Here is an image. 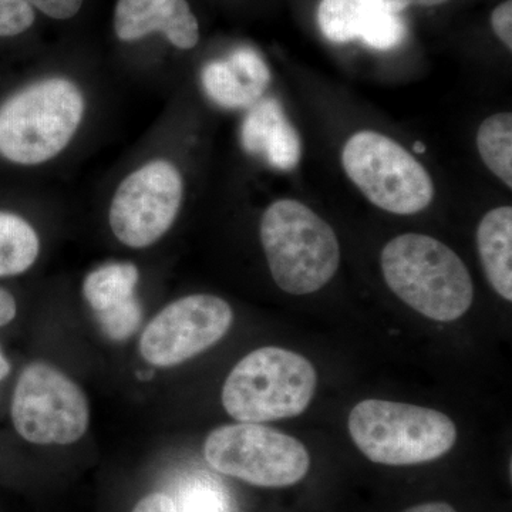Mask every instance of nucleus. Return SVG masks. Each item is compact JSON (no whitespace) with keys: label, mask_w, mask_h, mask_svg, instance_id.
Masks as SVG:
<instances>
[{"label":"nucleus","mask_w":512,"mask_h":512,"mask_svg":"<svg viewBox=\"0 0 512 512\" xmlns=\"http://www.w3.org/2000/svg\"><path fill=\"white\" fill-rule=\"evenodd\" d=\"M356 447L384 466H414L443 457L457 440L453 420L439 410L413 404L367 399L348 420Z\"/></svg>","instance_id":"20e7f679"},{"label":"nucleus","mask_w":512,"mask_h":512,"mask_svg":"<svg viewBox=\"0 0 512 512\" xmlns=\"http://www.w3.org/2000/svg\"><path fill=\"white\" fill-rule=\"evenodd\" d=\"M10 370H12V366H10L8 357H6L3 350L0 349V382L10 375Z\"/></svg>","instance_id":"c85d7f7f"},{"label":"nucleus","mask_w":512,"mask_h":512,"mask_svg":"<svg viewBox=\"0 0 512 512\" xmlns=\"http://www.w3.org/2000/svg\"><path fill=\"white\" fill-rule=\"evenodd\" d=\"M491 25L498 39L508 49H512V0H505L500 6L494 9L491 15Z\"/></svg>","instance_id":"b1692460"},{"label":"nucleus","mask_w":512,"mask_h":512,"mask_svg":"<svg viewBox=\"0 0 512 512\" xmlns=\"http://www.w3.org/2000/svg\"><path fill=\"white\" fill-rule=\"evenodd\" d=\"M101 329L111 340H121L130 338L138 329L141 322V306L137 298L124 303L119 308L110 309V311L97 313Z\"/></svg>","instance_id":"412c9836"},{"label":"nucleus","mask_w":512,"mask_h":512,"mask_svg":"<svg viewBox=\"0 0 512 512\" xmlns=\"http://www.w3.org/2000/svg\"><path fill=\"white\" fill-rule=\"evenodd\" d=\"M10 419L23 440L39 446H67L89 429L90 407L83 390L64 373L36 362L20 373Z\"/></svg>","instance_id":"6e6552de"},{"label":"nucleus","mask_w":512,"mask_h":512,"mask_svg":"<svg viewBox=\"0 0 512 512\" xmlns=\"http://www.w3.org/2000/svg\"><path fill=\"white\" fill-rule=\"evenodd\" d=\"M177 512H232V500L224 485L207 474H195L181 484Z\"/></svg>","instance_id":"6ab92c4d"},{"label":"nucleus","mask_w":512,"mask_h":512,"mask_svg":"<svg viewBox=\"0 0 512 512\" xmlns=\"http://www.w3.org/2000/svg\"><path fill=\"white\" fill-rule=\"evenodd\" d=\"M384 2L389 3L394 10L402 13L403 10L409 8V6H437L443 5V3L448 2V0H384Z\"/></svg>","instance_id":"bb28decb"},{"label":"nucleus","mask_w":512,"mask_h":512,"mask_svg":"<svg viewBox=\"0 0 512 512\" xmlns=\"http://www.w3.org/2000/svg\"><path fill=\"white\" fill-rule=\"evenodd\" d=\"M363 0H322L318 23L323 36L332 43H348L359 39Z\"/></svg>","instance_id":"aec40b11"},{"label":"nucleus","mask_w":512,"mask_h":512,"mask_svg":"<svg viewBox=\"0 0 512 512\" xmlns=\"http://www.w3.org/2000/svg\"><path fill=\"white\" fill-rule=\"evenodd\" d=\"M232 320L234 312L224 299L204 293L185 296L148 323L138 348L150 365L178 366L217 345Z\"/></svg>","instance_id":"9d476101"},{"label":"nucleus","mask_w":512,"mask_h":512,"mask_svg":"<svg viewBox=\"0 0 512 512\" xmlns=\"http://www.w3.org/2000/svg\"><path fill=\"white\" fill-rule=\"evenodd\" d=\"M184 180L177 165L153 160L124 178L111 200L109 222L114 237L126 247L156 244L177 220Z\"/></svg>","instance_id":"1a4fd4ad"},{"label":"nucleus","mask_w":512,"mask_h":512,"mask_svg":"<svg viewBox=\"0 0 512 512\" xmlns=\"http://www.w3.org/2000/svg\"><path fill=\"white\" fill-rule=\"evenodd\" d=\"M477 247L485 276L495 292L512 301V208L484 215L477 228Z\"/></svg>","instance_id":"4468645a"},{"label":"nucleus","mask_w":512,"mask_h":512,"mask_svg":"<svg viewBox=\"0 0 512 512\" xmlns=\"http://www.w3.org/2000/svg\"><path fill=\"white\" fill-rule=\"evenodd\" d=\"M40 254V239L25 218L0 211V278L25 274Z\"/></svg>","instance_id":"dca6fc26"},{"label":"nucleus","mask_w":512,"mask_h":512,"mask_svg":"<svg viewBox=\"0 0 512 512\" xmlns=\"http://www.w3.org/2000/svg\"><path fill=\"white\" fill-rule=\"evenodd\" d=\"M477 148L488 170L512 188V114L498 113L483 121Z\"/></svg>","instance_id":"f3484780"},{"label":"nucleus","mask_w":512,"mask_h":512,"mask_svg":"<svg viewBox=\"0 0 512 512\" xmlns=\"http://www.w3.org/2000/svg\"><path fill=\"white\" fill-rule=\"evenodd\" d=\"M133 512H177L174 501L163 493L148 494L141 498Z\"/></svg>","instance_id":"393cba45"},{"label":"nucleus","mask_w":512,"mask_h":512,"mask_svg":"<svg viewBox=\"0 0 512 512\" xmlns=\"http://www.w3.org/2000/svg\"><path fill=\"white\" fill-rule=\"evenodd\" d=\"M114 30L123 42L158 32L181 50L194 49L200 40L198 20L187 0H119Z\"/></svg>","instance_id":"9b49d317"},{"label":"nucleus","mask_w":512,"mask_h":512,"mask_svg":"<svg viewBox=\"0 0 512 512\" xmlns=\"http://www.w3.org/2000/svg\"><path fill=\"white\" fill-rule=\"evenodd\" d=\"M261 242L275 284L291 295L318 292L338 271L335 231L303 202L269 205L262 215Z\"/></svg>","instance_id":"7ed1b4c3"},{"label":"nucleus","mask_w":512,"mask_h":512,"mask_svg":"<svg viewBox=\"0 0 512 512\" xmlns=\"http://www.w3.org/2000/svg\"><path fill=\"white\" fill-rule=\"evenodd\" d=\"M205 93L225 109H241L259 101L271 82L268 64L251 47H239L227 60H214L201 74Z\"/></svg>","instance_id":"f8f14e48"},{"label":"nucleus","mask_w":512,"mask_h":512,"mask_svg":"<svg viewBox=\"0 0 512 512\" xmlns=\"http://www.w3.org/2000/svg\"><path fill=\"white\" fill-rule=\"evenodd\" d=\"M342 163L367 200L384 211L417 214L433 201L434 184L426 168L384 134L360 131L350 137Z\"/></svg>","instance_id":"423d86ee"},{"label":"nucleus","mask_w":512,"mask_h":512,"mask_svg":"<svg viewBox=\"0 0 512 512\" xmlns=\"http://www.w3.org/2000/svg\"><path fill=\"white\" fill-rule=\"evenodd\" d=\"M32 8H36L49 16V18L57 20L72 19L79 13L84 0H28Z\"/></svg>","instance_id":"5701e85b"},{"label":"nucleus","mask_w":512,"mask_h":512,"mask_svg":"<svg viewBox=\"0 0 512 512\" xmlns=\"http://www.w3.org/2000/svg\"><path fill=\"white\" fill-rule=\"evenodd\" d=\"M18 315V303L12 293L0 288V328L10 325Z\"/></svg>","instance_id":"a878e982"},{"label":"nucleus","mask_w":512,"mask_h":512,"mask_svg":"<svg viewBox=\"0 0 512 512\" xmlns=\"http://www.w3.org/2000/svg\"><path fill=\"white\" fill-rule=\"evenodd\" d=\"M380 265L387 286L426 318L454 322L473 305V279L466 264L439 239L399 235L383 248Z\"/></svg>","instance_id":"f257e3e1"},{"label":"nucleus","mask_w":512,"mask_h":512,"mask_svg":"<svg viewBox=\"0 0 512 512\" xmlns=\"http://www.w3.org/2000/svg\"><path fill=\"white\" fill-rule=\"evenodd\" d=\"M35 10L28 0H0V37H15L32 28Z\"/></svg>","instance_id":"4be33fe9"},{"label":"nucleus","mask_w":512,"mask_h":512,"mask_svg":"<svg viewBox=\"0 0 512 512\" xmlns=\"http://www.w3.org/2000/svg\"><path fill=\"white\" fill-rule=\"evenodd\" d=\"M316 382L315 367L306 357L268 346L249 353L231 370L222 404L241 423L291 419L308 409Z\"/></svg>","instance_id":"39448f33"},{"label":"nucleus","mask_w":512,"mask_h":512,"mask_svg":"<svg viewBox=\"0 0 512 512\" xmlns=\"http://www.w3.org/2000/svg\"><path fill=\"white\" fill-rule=\"evenodd\" d=\"M404 512H457L451 507L450 504L447 503H424L419 505H414V507L409 508Z\"/></svg>","instance_id":"cd10ccee"},{"label":"nucleus","mask_w":512,"mask_h":512,"mask_svg":"<svg viewBox=\"0 0 512 512\" xmlns=\"http://www.w3.org/2000/svg\"><path fill=\"white\" fill-rule=\"evenodd\" d=\"M414 150H416L417 153H424V151H426V148H424L423 143H416L414 144Z\"/></svg>","instance_id":"c756f323"},{"label":"nucleus","mask_w":512,"mask_h":512,"mask_svg":"<svg viewBox=\"0 0 512 512\" xmlns=\"http://www.w3.org/2000/svg\"><path fill=\"white\" fill-rule=\"evenodd\" d=\"M86 103L64 77L29 84L0 106V156L18 165L53 160L79 130Z\"/></svg>","instance_id":"f03ea898"},{"label":"nucleus","mask_w":512,"mask_h":512,"mask_svg":"<svg viewBox=\"0 0 512 512\" xmlns=\"http://www.w3.org/2000/svg\"><path fill=\"white\" fill-rule=\"evenodd\" d=\"M406 23L384 0H363L359 39L376 50H392L406 39Z\"/></svg>","instance_id":"a211bd4d"},{"label":"nucleus","mask_w":512,"mask_h":512,"mask_svg":"<svg viewBox=\"0 0 512 512\" xmlns=\"http://www.w3.org/2000/svg\"><path fill=\"white\" fill-rule=\"evenodd\" d=\"M242 146L276 170L291 171L302 158V140L278 100L256 103L242 124Z\"/></svg>","instance_id":"ddd939ff"},{"label":"nucleus","mask_w":512,"mask_h":512,"mask_svg":"<svg viewBox=\"0 0 512 512\" xmlns=\"http://www.w3.org/2000/svg\"><path fill=\"white\" fill-rule=\"evenodd\" d=\"M204 456L214 470L258 487H289L311 468V456L301 441L258 423L211 431Z\"/></svg>","instance_id":"0eeeda50"},{"label":"nucleus","mask_w":512,"mask_h":512,"mask_svg":"<svg viewBox=\"0 0 512 512\" xmlns=\"http://www.w3.org/2000/svg\"><path fill=\"white\" fill-rule=\"evenodd\" d=\"M140 272L130 262H110L101 265L86 276L83 296L94 312L101 313L119 308L136 298Z\"/></svg>","instance_id":"2eb2a0df"}]
</instances>
